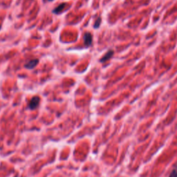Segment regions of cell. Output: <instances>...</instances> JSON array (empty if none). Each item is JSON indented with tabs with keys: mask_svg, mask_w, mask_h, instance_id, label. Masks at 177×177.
Returning <instances> with one entry per match:
<instances>
[{
	"mask_svg": "<svg viewBox=\"0 0 177 177\" xmlns=\"http://www.w3.org/2000/svg\"><path fill=\"white\" fill-rule=\"evenodd\" d=\"M40 101V98L39 96H33L29 103V108L31 109V110L35 109L37 108L38 105H39Z\"/></svg>",
	"mask_w": 177,
	"mask_h": 177,
	"instance_id": "obj_1",
	"label": "cell"
},
{
	"mask_svg": "<svg viewBox=\"0 0 177 177\" xmlns=\"http://www.w3.org/2000/svg\"><path fill=\"white\" fill-rule=\"evenodd\" d=\"M92 40H93V37L91 34L89 32H86L84 35V43L86 48L89 47L91 45Z\"/></svg>",
	"mask_w": 177,
	"mask_h": 177,
	"instance_id": "obj_2",
	"label": "cell"
},
{
	"mask_svg": "<svg viewBox=\"0 0 177 177\" xmlns=\"http://www.w3.org/2000/svg\"><path fill=\"white\" fill-rule=\"evenodd\" d=\"M114 52L113 50H109V51H108L103 56H102V57L101 58V59L100 60V62H105L107 61V60H110L111 58H112V56L114 55Z\"/></svg>",
	"mask_w": 177,
	"mask_h": 177,
	"instance_id": "obj_3",
	"label": "cell"
},
{
	"mask_svg": "<svg viewBox=\"0 0 177 177\" xmlns=\"http://www.w3.org/2000/svg\"><path fill=\"white\" fill-rule=\"evenodd\" d=\"M38 63H39V60L38 59L31 60L25 64V67L27 68V69H33V68H35V66L37 65Z\"/></svg>",
	"mask_w": 177,
	"mask_h": 177,
	"instance_id": "obj_4",
	"label": "cell"
},
{
	"mask_svg": "<svg viewBox=\"0 0 177 177\" xmlns=\"http://www.w3.org/2000/svg\"><path fill=\"white\" fill-rule=\"evenodd\" d=\"M66 5V3H62V4H60V5H58L57 7L55 8V9L53 10V13H55V14H58V13H60V12H61L62 10L64 9V8L65 7V6Z\"/></svg>",
	"mask_w": 177,
	"mask_h": 177,
	"instance_id": "obj_5",
	"label": "cell"
},
{
	"mask_svg": "<svg viewBox=\"0 0 177 177\" xmlns=\"http://www.w3.org/2000/svg\"><path fill=\"white\" fill-rule=\"evenodd\" d=\"M100 24H101V17H99L96 20L95 23H94V29H98V28H99Z\"/></svg>",
	"mask_w": 177,
	"mask_h": 177,
	"instance_id": "obj_6",
	"label": "cell"
},
{
	"mask_svg": "<svg viewBox=\"0 0 177 177\" xmlns=\"http://www.w3.org/2000/svg\"><path fill=\"white\" fill-rule=\"evenodd\" d=\"M169 177H177V167H176L171 173Z\"/></svg>",
	"mask_w": 177,
	"mask_h": 177,
	"instance_id": "obj_7",
	"label": "cell"
},
{
	"mask_svg": "<svg viewBox=\"0 0 177 177\" xmlns=\"http://www.w3.org/2000/svg\"><path fill=\"white\" fill-rule=\"evenodd\" d=\"M49 1H53V0H49Z\"/></svg>",
	"mask_w": 177,
	"mask_h": 177,
	"instance_id": "obj_8",
	"label": "cell"
}]
</instances>
